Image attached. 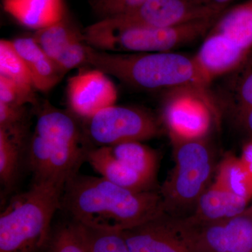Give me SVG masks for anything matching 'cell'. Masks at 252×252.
I'll return each instance as SVG.
<instances>
[{"label": "cell", "mask_w": 252, "mask_h": 252, "mask_svg": "<svg viewBox=\"0 0 252 252\" xmlns=\"http://www.w3.org/2000/svg\"><path fill=\"white\" fill-rule=\"evenodd\" d=\"M86 228L89 252H130L122 232Z\"/></svg>", "instance_id": "cell-25"}, {"label": "cell", "mask_w": 252, "mask_h": 252, "mask_svg": "<svg viewBox=\"0 0 252 252\" xmlns=\"http://www.w3.org/2000/svg\"><path fill=\"white\" fill-rule=\"evenodd\" d=\"M46 252H89L87 228L75 220L53 231Z\"/></svg>", "instance_id": "cell-21"}, {"label": "cell", "mask_w": 252, "mask_h": 252, "mask_svg": "<svg viewBox=\"0 0 252 252\" xmlns=\"http://www.w3.org/2000/svg\"><path fill=\"white\" fill-rule=\"evenodd\" d=\"M67 98L73 112L89 119L99 111L115 104L117 91L107 74L95 69L69 79Z\"/></svg>", "instance_id": "cell-10"}, {"label": "cell", "mask_w": 252, "mask_h": 252, "mask_svg": "<svg viewBox=\"0 0 252 252\" xmlns=\"http://www.w3.org/2000/svg\"><path fill=\"white\" fill-rule=\"evenodd\" d=\"M64 186L34 182L16 195L0 215V252H42L49 245L55 213L62 207Z\"/></svg>", "instance_id": "cell-3"}, {"label": "cell", "mask_w": 252, "mask_h": 252, "mask_svg": "<svg viewBox=\"0 0 252 252\" xmlns=\"http://www.w3.org/2000/svg\"><path fill=\"white\" fill-rule=\"evenodd\" d=\"M62 207L86 228L104 231L122 232L163 213L160 193L135 191L102 177L77 174L64 186Z\"/></svg>", "instance_id": "cell-1"}, {"label": "cell", "mask_w": 252, "mask_h": 252, "mask_svg": "<svg viewBox=\"0 0 252 252\" xmlns=\"http://www.w3.org/2000/svg\"><path fill=\"white\" fill-rule=\"evenodd\" d=\"M4 11L25 27L39 31L64 18L63 0H3Z\"/></svg>", "instance_id": "cell-15"}, {"label": "cell", "mask_w": 252, "mask_h": 252, "mask_svg": "<svg viewBox=\"0 0 252 252\" xmlns=\"http://www.w3.org/2000/svg\"><path fill=\"white\" fill-rule=\"evenodd\" d=\"M82 40L84 39L81 38L74 41L55 60L54 62L64 74L86 62V44Z\"/></svg>", "instance_id": "cell-28"}, {"label": "cell", "mask_w": 252, "mask_h": 252, "mask_svg": "<svg viewBox=\"0 0 252 252\" xmlns=\"http://www.w3.org/2000/svg\"><path fill=\"white\" fill-rule=\"evenodd\" d=\"M240 158L252 174V137L244 144Z\"/></svg>", "instance_id": "cell-31"}, {"label": "cell", "mask_w": 252, "mask_h": 252, "mask_svg": "<svg viewBox=\"0 0 252 252\" xmlns=\"http://www.w3.org/2000/svg\"><path fill=\"white\" fill-rule=\"evenodd\" d=\"M214 182L237 196L252 199V174L240 157L227 154L217 167Z\"/></svg>", "instance_id": "cell-19"}, {"label": "cell", "mask_w": 252, "mask_h": 252, "mask_svg": "<svg viewBox=\"0 0 252 252\" xmlns=\"http://www.w3.org/2000/svg\"><path fill=\"white\" fill-rule=\"evenodd\" d=\"M122 234L130 252H193L164 213Z\"/></svg>", "instance_id": "cell-11"}, {"label": "cell", "mask_w": 252, "mask_h": 252, "mask_svg": "<svg viewBox=\"0 0 252 252\" xmlns=\"http://www.w3.org/2000/svg\"><path fill=\"white\" fill-rule=\"evenodd\" d=\"M211 31L223 34L245 52L252 49V0L224 11Z\"/></svg>", "instance_id": "cell-17"}, {"label": "cell", "mask_w": 252, "mask_h": 252, "mask_svg": "<svg viewBox=\"0 0 252 252\" xmlns=\"http://www.w3.org/2000/svg\"><path fill=\"white\" fill-rule=\"evenodd\" d=\"M223 12L190 0H147L132 11L104 19L122 27L160 28L218 18Z\"/></svg>", "instance_id": "cell-9"}, {"label": "cell", "mask_w": 252, "mask_h": 252, "mask_svg": "<svg viewBox=\"0 0 252 252\" xmlns=\"http://www.w3.org/2000/svg\"><path fill=\"white\" fill-rule=\"evenodd\" d=\"M87 152L72 117L55 109L39 114L28 147V165L34 182L65 185L77 175Z\"/></svg>", "instance_id": "cell-4"}, {"label": "cell", "mask_w": 252, "mask_h": 252, "mask_svg": "<svg viewBox=\"0 0 252 252\" xmlns=\"http://www.w3.org/2000/svg\"><path fill=\"white\" fill-rule=\"evenodd\" d=\"M114 157L132 170L154 183L158 165L157 153L141 142H127L109 146Z\"/></svg>", "instance_id": "cell-18"}, {"label": "cell", "mask_w": 252, "mask_h": 252, "mask_svg": "<svg viewBox=\"0 0 252 252\" xmlns=\"http://www.w3.org/2000/svg\"><path fill=\"white\" fill-rule=\"evenodd\" d=\"M194 4L200 5V6H208L225 11L228 5L233 0H190Z\"/></svg>", "instance_id": "cell-30"}, {"label": "cell", "mask_w": 252, "mask_h": 252, "mask_svg": "<svg viewBox=\"0 0 252 252\" xmlns=\"http://www.w3.org/2000/svg\"><path fill=\"white\" fill-rule=\"evenodd\" d=\"M215 115L205 89L182 87L167 92L162 119L171 141L206 138Z\"/></svg>", "instance_id": "cell-6"}, {"label": "cell", "mask_w": 252, "mask_h": 252, "mask_svg": "<svg viewBox=\"0 0 252 252\" xmlns=\"http://www.w3.org/2000/svg\"><path fill=\"white\" fill-rule=\"evenodd\" d=\"M172 143L175 166L160 191L162 209L170 218H187L210 186L215 158L206 138Z\"/></svg>", "instance_id": "cell-5"}, {"label": "cell", "mask_w": 252, "mask_h": 252, "mask_svg": "<svg viewBox=\"0 0 252 252\" xmlns=\"http://www.w3.org/2000/svg\"><path fill=\"white\" fill-rule=\"evenodd\" d=\"M35 101L34 89H28L7 78L0 76V102L25 107Z\"/></svg>", "instance_id": "cell-26"}, {"label": "cell", "mask_w": 252, "mask_h": 252, "mask_svg": "<svg viewBox=\"0 0 252 252\" xmlns=\"http://www.w3.org/2000/svg\"><path fill=\"white\" fill-rule=\"evenodd\" d=\"M193 252H252V217L241 215L211 223H193L170 218Z\"/></svg>", "instance_id": "cell-7"}, {"label": "cell", "mask_w": 252, "mask_h": 252, "mask_svg": "<svg viewBox=\"0 0 252 252\" xmlns=\"http://www.w3.org/2000/svg\"><path fill=\"white\" fill-rule=\"evenodd\" d=\"M240 124L248 132L250 137H252V108L238 116Z\"/></svg>", "instance_id": "cell-32"}, {"label": "cell", "mask_w": 252, "mask_h": 252, "mask_svg": "<svg viewBox=\"0 0 252 252\" xmlns=\"http://www.w3.org/2000/svg\"><path fill=\"white\" fill-rule=\"evenodd\" d=\"M248 212H250V215H251L252 217V205L251 207H249V208H248Z\"/></svg>", "instance_id": "cell-33"}, {"label": "cell", "mask_w": 252, "mask_h": 252, "mask_svg": "<svg viewBox=\"0 0 252 252\" xmlns=\"http://www.w3.org/2000/svg\"><path fill=\"white\" fill-rule=\"evenodd\" d=\"M89 135L99 147L150 140L160 134L157 119L136 107L111 106L89 119Z\"/></svg>", "instance_id": "cell-8"}, {"label": "cell", "mask_w": 252, "mask_h": 252, "mask_svg": "<svg viewBox=\"0 0 252 252\" xmlns=\"http://www.w3.org/2000/svg\"><path fill=\"white\" fill-rule=\"evenodd\" d=\"M86 62L127 85L144 90L182 87L205 89L210 84L195 58L177 52L113 53L86 44Z\"/></svg>", "instance_id": "cell-2"}, {"label": "cell", "mask_w": 252, "mask_h": 252, "mask_svg": "<svg viewBox=\"0 0 252 252\" xmlns=\"http://www.w3.org/2000/svg\"><path fill=\"white\" fill-rule=\"evenodd\" d=\"M248 54L223 34L210 31L194 58L205 77L211 82L212 79L240 67Z\"/></svg>", "instance_id": "cell-12"}, {"label": "cell", "mask_w": 252, "mask_h": 252, "mask_svg": "<svg viewBox=\"0 0 252 252\" xmlns=\"http://www.w3.org/2000/svg\"><path fill=\"white\" fill-rule=\"evenodd\" d=\"M11 41L26 63L36 90L48 92L64 77L65 74L44 53L32 36L20 37Z\"/></svg>", "instance_id": "cell-14"}, {"label": "cell", "mask_w": 252, "mask_h": 252, "mask_svg": "<svg viewBox=\"0 0 252 252\" xmlns=\"http://www.w3.org/2000/svg\"><path fill=\"white\" fill-rule=\"evenodd\" d=\"M0 76L28 89H35L26 63L13 45L12 41H0Z\"/></svg>", "instance_id": "cell-22"}, {"label": "cell", "mask_w": 252, "mask_h": 252, "mask_svg": "<svg viewBox=\"0 0 252 252\" xmlns=\"http://www.w3.org/2000/svg\"><path fill=\"white\" fill-rule=\"evenodd\" d=\"M32 37L41 49L53 61L66 48L83 38L64 18L48 27L36 31Z\"/></svg>", "instance_id": "cell-20"}, {"label": "cell", "mask_w": 252, "mask_h": 252, "mask_svg": "<svg viewBox=\"0 0 252 252\" xmlns=\"http://www.w3.org/2000/svg\"><path fill=\"white\" fill-rule=\"evenodd\" d=\"M23 145L0 130V180L5 188H11L17 180Z\"/></svg>", "instance_id": "cell-23"}, {"label": "cell", "mask_w": 252, "mask_h": 252, "mask_svg": "<svg viewBox=\"0 0 252 252\" xmlns=\"http://www.w3.org/2000/svg\"><path fill=\"white\" fill-rule=\"evenodd\" d=\"M238 116L252 108V69L240 81L236 89Z\"/></svg>", "instance_id": "cell-29"}, {"label": "cell", "mask_w": 252, "mask_h": 252, "mask_svg": "<svg viewBox=\"0 0 252 252\" xmlns=\"http://www.w3.org/2000/svg\"><path fill=\"white\" fill-rule=\"evenodd\" d=\"M147 0H90L94 14L100 18L114 17L129 12L143 4Z\"/></svg>", "instance_id": "cell-27"}, {"label": "cell", "mask_w": 252, "mask_h": 252, "mask_svg": "<svg viewBox=\"0 0 252 252\" xmlns=\"http://www.w3.org/2000/svg\"><path fill=\"white\" fill-rule=\"evenodd\" d=\"M249 203L214 182L200 195L193 213L184 219L193 223L228 220L246 211Z\"/></svg>", "instance_id": "cell-13"}, {"label": "cell", "mask_w": 252, "mask_h": 252, "mask_svg": "<svg viewBox=\"0 0 252 252\" xmlns=\"http://www.w3.org/2000/svg\"><path fill=\"white\" fill-rule=\"evenodd\" d=\"M0 130L23 144L26 131L25 107H16L0 102Z\"/></svg>", "instance_id": "cell-24"}, {"label": "cell", "mask_w": 252, "mask_h": 252, "mask_svg": "<svg viewBox=\"0 0 252 252\" xmlns=\"http://www.w3.org/2000/svg\"><path fill=\"white\" fill-rule=\"evenodd\" d=\"M86 159L101 177L113 184L135 191L152 190L154 184L116 158L109 147L88 151Z\"/></svg>", "instance_id": "cell-16"}]
</instances>
